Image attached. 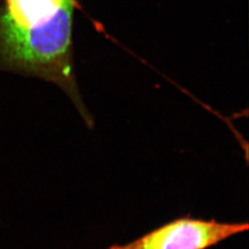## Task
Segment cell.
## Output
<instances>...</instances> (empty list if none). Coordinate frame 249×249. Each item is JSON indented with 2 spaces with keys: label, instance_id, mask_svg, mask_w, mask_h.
I'll list each match as a JSON object with an SVG mask.
<instances>
[{
  "label": "cell",
  "instance_id": "obj_2",
  "mask_svg": "<svg viewBox=\"0 0 249 249\" xmlns=\"http://www.w3.org/2000/svg\"><path fill=\"white\" fill-rule=\"evenodd\" d=\"M249 230L248 223L179 218L125 245L107 249H207Z\"/></svg>",
  "mask_w": 249,
  "mask_h": 249
},
{
  "label": "cell",
  "instance_id": "obj_1",
  "mask_svg": "<svg viewBox=\"0 0 249 249\" xmlns=\"http://www.w3.org/2000/svg\"><path fill=\"white\" fill-rule=\"evenodd\" d=\"M76 0H3L0 62L59 85L76 98L72 28Z\"/></svg>",
  "mask_w": 249,
  "mask_h": 249
}]
</instances>
